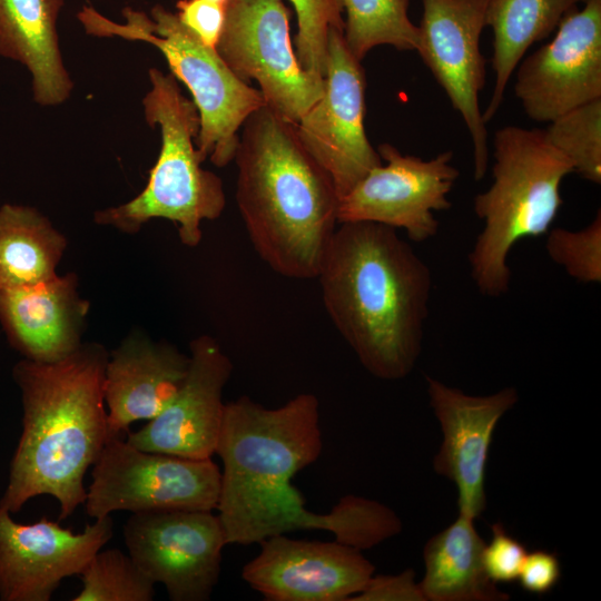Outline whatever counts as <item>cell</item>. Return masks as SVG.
Returning <instances> with one entry per match:
<instances>
[{
	"label": "cell",
	"instance_id": "6da1fadb",
	"mask_svg": "<svg viewBox=\"0 0 601 601\" xmlns=\"http://www.w3.org/2000/svg\"><path fill=\"white\" fill-rule=\"evenodd\" d=\"M338 225L316 277L326 313L370 374L402 380L422 352L431 269L392 227Z\"/></svg>",
	"mask_w": 601,
	"mask_h": 601
},
{
	"label": "cell",
	"instance_id": "7a4b0ae2",
	"mask_svg": "<svg viewBox=\"0 0 601 601\" xmlns=\"http://www.w3.org/2000/svg\"><path fill=\"white\" fill-rule=\"evenodd\" d=\"M322 449L314 394H298L276 408L248 396L226 403L215 454L223 462L216 510L227 544L249 545L296 530H334L333 513L307 510L292 483Z\"/></svg>",
	"mask_w": 601,
	"mask_h": 601
},
{
	"label": "cell",
	"instance_id": "3957f363",
	"mask_svg": "<svg viewBox=\"0 0 601 601\" xmlns=\"http://www.w3.org/2000/svg\"><path fill=\"white\" fill-rule=\"evenodd\" d=\"M108 355L101 344L82 343L57 362L14 365L22 432L0 500L10 513L42 494L59 503V521L83 504L85 475L109 440L102 390Z\"/></svg>",
	"mask_w": 601,
	"mask_h": 601
},
{
	"label": "cell",
	"instance_id": "277c9868",
	"mask_svg": "<svg viewBox=\"0 0 601 601\" xmlns=\"http://www.w3.org/2000/svg\"><path fill=\"white\" fill-rule=\"evenodd\" d=\"M234 160L236 204L260 259L284 277L316 278L338 225L332 177L266 105L245 120Z\"/></svg>",
	"mask_w": 601,
	"mask_h": 601
},
{
	"label": "cell",
	"instance_id": "5b68a950",
	"mask_svg": "<svg viewBox=\"0 0 601 601\" xmlns=\"http://www.w3.org/2000/svg\"><path fill=\"white\" fill-rule=\"evenodd\" d=\"M493 149V183L473 201L484 226L467 258L477 290L496 298L510 289L513 246L550 230L563 203L562 181L573 166L539 128L502 127Z\"/></svg>",
	"mask_w": 601,
	"mask_h": 601
},
{
	"label": "cell",
	"instance_id": "8992f818",
	"mask_svg": "<svg viewBox=\"0 0 601 601\" xmlns=\"http://www.w3.org/2000/svg\"><path fill=\"white\" fill-rule=\"evenodd\" d=\"M150 90L142 99L147 124L160 131V150L145 188L119 206L97 210L93 221L135 234L154 218L170 220L187 247L203 238L201 223L224 211L221 179L205 169L196 146L199 115L193 100L181 93L177 79L157 68L148 70Z\"/></svg>",
	"mask_w": 601,
	"mask_h": 601
},
{
	"label": "cell",
	"instance_id": "52a82bcc",
	"mask_svg": "<svg viewBox=\"0 0 601 601\" xmlns=\"http://www.w3.org/2000/svg\"><path fill=\"white\" fill-rule=\"evenodd\" d=\"M122 17L124 22L112 21L91 6H83L77 14L88 35L119 37L157 48L171 75L191 93L199 115L198 151L216 167L228 165L245 120L265 106L259 89L240 80L216 48L205 45L162 6L152 7L149 16L127 7Z\"/></svg>",
	"mask_w": 601,
	"mask_h": 601
},
{
	"label": "cell",
	"instance_id": "ba28073f",
	"mask_svg": "<svg viewBox=\"0 0 601 601\" xmlns=\"http://www.w3.org/2000/svg\"><path fill=\"white\" fill-rule=\"evenodd\" d=\"M83 502L93 519L131 513L203 510L217 506L220 470L211 459L145 451L110 437L92 465Z\"/></svg>",
	"mask_w": 601,
	"mask_h": 601
},
{
	"label": "cell",
	"instance_id": "9c48e42d",
	"mask_svg": "<svg viewBox=\"0 0 601 601\" xmlns=\"http://www.w3.org/2000/svg\"><path fill=\"white\" fill-rule=\"evenodd\" d=\"M216 50L240 80H256L265 105L293 125L324 92V79L296 57L283 0H228Z\"/></svg>",
	"mask_w": 601,
	"mask_h": 601
},
{
	"label": "cell",
	"instance_id": "30bf717a",
	"mask_svg": "<svg viewBox=\"0 0 601 601\" xmlns=\"http://www.w3.org/2000/svg\"><path fill=\"white\" fill-rule=\"evenodd\" d=\"M377 152L382 164L339 198L338 224L372 221L403 229L415 243L431 239L439 231L434 211L451 208L449 194L460 176L453 152L424 160L391 144L380 145Z\"/></svg>",
	"mask_w": 601,
	"mask_h": 601
},
{
	"label": "cell",
	"instance_id": "8fae6325",
	"mask_svg": "<svg viewBox=\"0 0 601 601\" xmlns=\"http://www.w3.org/2000/svg\"><path fill=\"white\" fill-rule=\"evenodd\" d=\"M366 77L348 50L343 30L328 33L324 92L295 125L309 155L332 177L338 197L382 164L364 127Z\"/></svg>",
	"mask_w": 601,
	"mask_h": 601
},
{
	"label": "cell",
	"instance_id": "7c38bea8",
	"mask_svg": "<svg viewBox=\"0 0 601 601\" xmlns=\"http://www.w3.org/2000/svg\"><path fill=\"white\" fill-rule=\"evenodd\" d=\"M128 554L173 601H206L219 580L227 544L213 511L132 513L124 526Z\"/></svg>",
	"mask_w": 601,
	"mask_h": 601
},
{
	"label": "cell",
	"instance_id": "4fadbf2b",
	"mask_svg": "<svg viewBox=\"0 0 601 601\" xmlns=\"http://www.w3.org/2000/svg\"><path fill=\"white\" fill-rule=\"evenodd\" d=\"M423 16L415 51L461 115L473 147V177L489 167L486 124L480 109L485 58L480 48L489 0H421Z\"/></svg>",
	"mask_w": 601,
	"mask_h": 601
},
{
	"label": "cell",
	"instance_id": "5bb4252c",
	"mask_svg": "<svg viewBox=\"0 0 601 601\" xmlns=\"http://www.w3.org/2000/svg\"><path fill=\"white\" fill-rule=\"evenodd\" d=\"M568 12L551 41L518 65L514 95L525 115L551 122L601 98V0Z\"/></svg>",
	"mask_w": 601,
	"mask_h": 601
},
{
	"label": "cell",
	"instance_id": "9a60e30c",
	"mask_svg": "<svg viewBox=\"0 0 601 601\" xmlns=\"http://www.w3.org/2000/svg\"><path fill=\"white\" fill-rule=\"evenodd\" d=\"M112 532L110 515L75 533L47 518L18 523L0 506V600L49 601L63 579L81 573Z\"/></svg>",
	"mask_w": 601,
	"mask_h": 601
},
{
	"label": "cell",
	"instance_id": "2e32d148",
	"mask_svg": "<svg viewBox=\"0 0 601 601\" xmlns=\"http://www.w3.org/2000/svg\"><path fill=\"white\" fill-rule=\"evenodd\" d=\"M243 580L270 601H347L374 575L361 550L338 541L295 540L278 534L262 542Z\"/></svg>",
	"mask_w": 601,
	"mask_h": 601
},
{
	"label": "cell",
	"instance_id": "e0dca14e",
	"mask_svg": "<svg viewBox=\"0 0 601 601\" xmlns=\"http://www.w3.org/2000/svg\"><path fill=\"white\" fill-rule=\"evenodd\" d=\"M189 352L188 373L174 398L144 427L127 433L136 447L198 460L215 454L233 363L209 335L194 338Z\"/></svg>",
	"mask_w": 601,
	"mask_h": 601
},
{
	"label": "cell",
	"instance_id": "ac0fdd59",
	"mask_svg": "<svg viewBox=\"0 0 601 601\" xmlns=\"http://www.w3.org/2000/svg\"><path fill=\"white\" fill-rule=\"evenodd\" d=\"M430 405L443 440L433 460L434 471L457 490L459 513L474 520L486 508L485 471L494 430L519 401L514 387L484 396L469 395L425 375Z\"/></svg>",
	"mask_w": 601,
	"mask_h": 601
},
{
	"label": "cell",
	"instance_id": "d6986e66",
	"mask_svg": "<svg viewBox=\"0 0 601 601\" xmlns=\"http://www.w3.org/2000/svg\"><path fill=\"white\" fill-rule=\"evenodd\" d=\"M189 355L134 331L109 355L104 398L110 437L128 433L136 421H150L174 398L189 368Z\"/></svg>",
	"mask_w": 601,
	"mask_h": 601
},
{
	"label": "cell",
	"instance_id": "ffe728a7",
	"mask_svg": "<svg viewBox=\"0 0 601 601\" xmlns=\"http://www.w3.org/2000/svg\"><path fill=\"white\" fill-rule=\"evenodd\" d=\"M75 273L0 292V323L11 346L24 358L52 363L82 342L90 304L78 290Z\"/></svg>",
	"mask_w": 601,
	"mask_h": 601
},
{
	"label": "cell",
	"instance_id": "44dd1931",
	"mask_svg": "<svg viewBox=\"0 0 601 601\" xmlns=\"http://www.w3.org/2000/svg\"><path fill=\"white\" fill-rule=\"evenodd\" d=\"M63 1L0 0V56L27 68L33 100L43 107L66 102L73 89L57 29Z\"/></svg>",
	"mask_w": 601,
	"mask_h": 601
},
{
	"label": "cell",
	"instance_id": "7402d4cb",
	"mask_svg": "<svg viewBox=\"0 0 601 601\" xmlns=\"http://www.w3.org/2000/svg\"><path fill=\"white\" fill-rule=\"evenodd\" d=\"M484 545L474 519L463 513L430 538L423 550L424 575L418 582L425 600H509L510 595L501 591L484 570Z\"/></svg>",
	"mask_w": 601,
	"mask_h": 601
},
{
	"label": "cell",
	"instance_id": "603a6c76",
	"mask_svg": "<svg viewBox=\"0 0 601 601\" xmlns=\"http://www.w3.org/2000/svg\"><path fill=\"white\" fill-rule=\"evenodd\" d=\"M583 0H489L485 27L493 30L492 69L495 81L484 111L489 122L497 112L509 80L528 49L545 39L563 17Z\"/></svg>",
	"mask_w": 601,
	"mask_h": 601
},
{
	"label": "cell",
	"instance_id": "cb8c5ba5",
	"mask_svg": "<svg viewBox=\"0 0 601 601\" xmlns=\"http://www.w3.org/2000/svg\"><path fill=\"white\" fill-rule=\"evenodd\" d=\"M68 242L33 207H0V292L46 280L57 273Z\"/></svg>",
	"mask_w": 601,
	"mask_h": 601
},
{
	"label": "cell",
	"instance_id": "d4e9b609",
	"mask_svg": "<svg viewBox=\"0 0 601 601\" xmlns=\"http://www.w3.org/2000/svg\"><path fill=\"white\" fill-rule=\"evenodd\" d=\"M342 3L346 12L343 37L358 61L383 45L416 50L418 27L408 17L410 0H342Z\"/></svg>",
	"mask_w": 601,
	"mask_h": 601
},
{
	"label": "cell",
	"instance_id": "484cf974",
	"mask_svg": "<svg viewBox=\"0 0 601 601\" xmlns=\"http://www.w3.org/2000/svg\"><path fill=\"white\" fill-rule=\"evenodd\" d=\"M81 589L72 601H151L155 582L129 554L99 550L81 573Z\"/></svg>",
	"mask_w": 601,
	"mask_h": 601
},
{
	"label": "cell",
	"instance_id": "4316f807",
	"mask_svg": "<svg viewBox=\"0 0 601 601\" xmlns=\"http://www.w3.org/2000/svg\"><path fill=\"white\" fill-rule=\"evenodd\" d=\"M544 129L548 141L566 157L573 173L601 184V98L559 116Z\"/></svg>",
	"mask_w": 601,
	"mask_h": 601
},
{
	"label": "cell",
	"instance_id": "83f0119b",
	"mask_svg": "<svg viewBox=\"0 0 601 601\" xmlns=\"http://www.w3.org/2000/svg\"><path fill=\"white\" fill-rule=\"evenodd\" d=\"M289 1L297 16L296 57L305 71L324 79L329 30H344L342 0Z\"/></svg>",
	"mask_w": 601,
	"mask_h": 601
},
{
	"label": "cell",
	"instance_id": "f1b7e54d",
	"mask_svg": "<svg viewBox=\"0 0 601 601\" xmlns=\"http://www.w3.org/2000/svg\"><path fill=\"white\" fill-rule=\"evenodd\" d=\"M548 256L581 284L601 283V211L579 230L553 228L548 231Z\"/></svg>",
	"mask_w": 601,
	"mask_h": 601
},
{
	"label": "cell",
	"instance_id": "f546056e",
	"mask_svg": "<svg viewBox=\"0 0 601 601\" xmlns=\"http://www.w3.org/2000/svg\"><path fill=\"white\" fill-rule=\"evenodd\" d=\"M491 531L492 538L483 548L484 570L495 584L514 582L528 551L518 539L506 532L502 523L492 524Z\"/></svg>",
	"mask_w": 601,
	"mask_h": 601
},
{
	"label": "cell",
	"instance_id": "4dcf8cb0",
	"mask_svg": "<svg viewBox=\"0 0 601 601\" xmlns=\"http://www.w3.org/2000/svg\"><path fill=\"white\" fill-rule=\"evenodd\" d=\"M177 18L205 45L216 48L225 22V7L209 0H179Z\"/></svg>",
	"mask_w": 601,
	"mask_h": 601
},
{
	"label": "cell",
	"instance_id": "1f68e13d",
	"mask_svg": "<svg viewBox=\"0 0 601 601\" xmlns=\"http://www.w3.org/2000/svg\"><path fill=\"white\" fill-rule=\"evenodd\" d=\"M351 600L426 601L412 569L396 575H373L365 588Z\"/></svg>",
	"mask_w": 601,
	"mask_h": 601
},
{
	"label": "cell",
	"instance_id": "d6a6232c",
	"mask_svg": "<svg viewBox=\"0 0 601 601\" xmlns=\"http://www.w3.org/2000/svg\"><path fill=\"white\" fill-rule=\"evenodd\" d=\"M561 574V563L555 553L535 550L526 554L518 580L524 591L543 595L554 589Z\"/></svg>",
	"mask_w": 601,
	"mask_h": 601
},
{
	"label": "cell",
	"instance_id": "836d02e7",
	"mask_svg": "<svg viewBox=\"0 0 601 601\" xmlns=\"http://www.w3.org/2000/svg\"><path fill=\"white\" fill-rule=\"evenodd\" d=\"M209 1L216 2V3L221 4V6L225 7V4L227 3L228 0H209Z\"/></svg>",
	"mask_w": 601,
	"mask_h": 601
}]
</instances>
